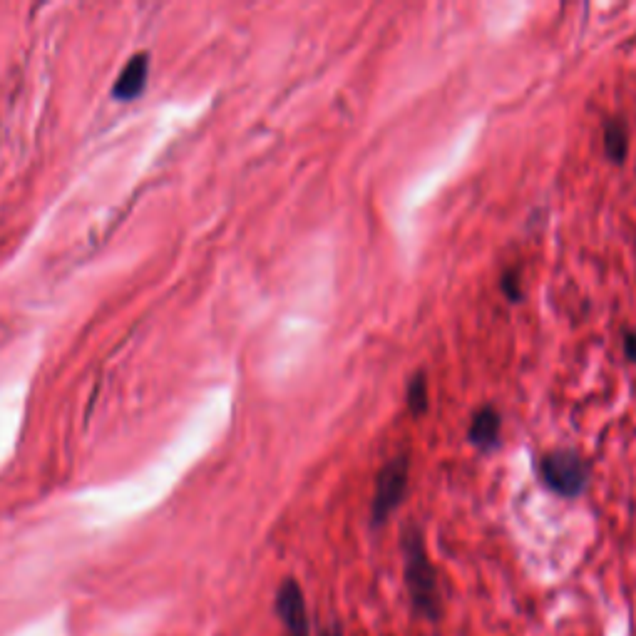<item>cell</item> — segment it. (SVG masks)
I'll use <instances>...</instances> for the list:
<instances>
[{"instance_id": "6da1fadb", "label": "cell", "mask_w": 636, "mask_h": 636, "mask_svg": "<svg viewBox=\"0 0 636 636\" xmlns=\"http://www.w3.org/2000/svg\"><path fill=\"white\" fill-rule=\"evenodd\" d=\"M400 547H403V574L413 612L435 622L443 617V594H440L438 572L425 550L423 532L415 525H408L400 537Z\"/></svg>"}, {"instance_id": "ba28073f", "label": "cell", "mask_w": 636, "mask_h": 636, "mask_svg": "<svg viewBox=\"0 0 636 636\" xmlns=\"http://www.w3.org/2000/svg\"><path fill=\"white\" fill-rule=\"evenodd\" d=\"M405 405H408V410L415 415V418L428 413L430 408L428 376H425L423 371L415 373V376L408 381V386H405Z\"/></svg>"}, {"instance_id": "3957f363", "label": "cell", "mask_w": 636, "mask_h": 636, "mask_svg": "<svg viewBox=\"0 0 636 636\" xmlns=\"http://www.w3.org/2000/svg\"><path fill=\"white\" fill-rule=\"evenodd\" d=\"M540 477L559 497H579L589 485V465L574 450H550L540 463Z\"/></svg>"}, {"instance_id": "30bf717a", "label": "cell", "mask_w": 636, "mask_h": 636, "mask_svg": "<svg viewBox=\"0 0 636 636\" xmlns=\"http://www.w3.org/2000/svg\"><path fill=\"white\" fill-rule=\"evenodd\" d=\"M624 356L629 363H636V331H624Z\"/></svg>"}, {"instance_id": "8992f818", "label": "cell", "mask_w": 636, "mask_h": 636, "mask_svg": "<svg viewBox=\"0 0 636 636\" xmlns=\"http://www.w3.org/2000/svg\"><path fill=\"white\" fill-rule=\"evenodd\" d=\"M147 75H150V58L145 53L135 55L130 63L122 68L120 78L115 82V97L117 100H132V97L140 95L147 85Z\"/></svg>"}, {"instance_id": "5b68a950", "label": "cell", "mask_w": 636, "mask_h": 636, "mask_svg": "<svg viewBox=\"0 0 636 636\" xmlns=\"http://www.w3.org/2000/svg\"><path fill=\"white\" fill-rule=\"evenodd\" d=\"M500 430H502V415L495 405H482L473 413L468 428V440L475 445L477 450H492L500 443Z\"/></svg>"}, {"instance_id": "8fae6325", "label": "cell", "mask_w": 636, "mask_h": 636, "mask_svg": "<svg viewBox=\"0 0 636 636\" xmlns=\"http://www.w3.org/2000/svg\"><path fill=\"white\" fill-rule=\"evenodd\" d=\"M321 636H343V632H341V629H338V627H336V624H333V627L323 629V632H321Z\"/></svg>"}, {"instance_id": "7a4b0ae2", "label": "cell", "mask_w": 636, "mask_h": 636, "mask_svg": "<svg viewBox=\"0 0 636 636\" xmlns=\"http://www.w3.org/2000/svg\"><path fill=\"white\" fill-rule=\"evenodd\" d=\"M410 482V455L400 453L393 460H388L376 475V490H373L371 502V525L383 527L388 517L403 505L405 495H408Z\"/></svg>"}, {"instance_id": "277c9868", "label": "cell", "mask_w": 636, "mask_h": 636, "mask_svg": "<svg viewBox=\"0 0 636 636\" xmlns=\"http://www.w3.org/2000/svg\"><path fill=\"white\" fill-rule=\"evenodd\" d=\"M276 614L284 624L286 636H311L309 612H306V599L296 579H284L276 592Z\"/></svg>"}, {"instance_id": "9c48e42d", "label": "cell", "mask_w": 636, "mask_h": 636, "mask_svg": "<svg viewBox=\"0 0 636 636\" xmlns=\"http://www.w3.org/2000/svg\"><path fill=\"white\" fill-rule=\"evenodd\" d=\"M500 291H502V296H505V301H510V304H522V299H525V289H522L520 271L517 269L502 271Z\"/></svg>"}, {"instance_id": "52a82bcc", "label": "cell", "mask_w": 636, "mask_h": 636, "mask_svg": "<svg viewBox=\"0 0 636 636\" xmlns=\"http://www.w3.org/2000/svg\"><path fill=\"white\" fill-rule=\"evenodd\" d=\"M604 152L614 164H624L629 155V127L622 117H609L602 127Z\"/></svg>"}]
</instances>
